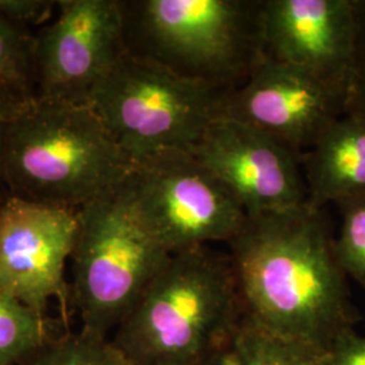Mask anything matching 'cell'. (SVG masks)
<instances>
[{
  "mask_svg": "<svg viewBox=\"0 0 365 365\" xmlns=\"http://www.w3.org/2000/svg\"><path fill=\"white\" fill-rule=\"evenodd\" d=\"M346 108V92L264 57L242 86L226 93L220 119L255 128L302 156Z\"/></svg>",
  "mask_w": 365,
  "mask_h": 365,
  "instance_id": "cell-9",
  "label": "cell"
},
{
  "mask_svg": "<svg viewBox=\"0 0 365 365\" xmlns=\"http://www.w3.org/2000/svg\"><path fill=\"white\" fill-rule=\"evenodd\" d=\"M78 210L10 196L0 207V291L45 315L64 287Z\"/></svg>",
  "mask_w": 365,
  "mask_h": 365,
  "instance_id": "cell-11",
  "label": "cell"
},
{
  "mask_svg": "<svg viewBox=\"0 0 365 365\" xmlns=\"http://www.w3.org/2000/svg\"><path fill=\"white\" fill-rule=\"evenodd\" d=\"M244 313L229 253L170 255L111 341L131 365H194Z\"/></svg>",
  "mask_w": 365,
  "mask_h": 365,
  "instance_id": "cell-3",
  "label": "cell"
},
{
  "mask_svg": "<svg viewBox=\"0 0 365 365\" xmlns=\"http://www.w3.org/2000/svg\"><path fill=\"white\" fill-rule=\"evenodd\" d=\"M227 92L126 52L95 86L87 105L137 164L170 150L192 152L210 125L221 118Z\"/></svg>",
  "mask_w": 365,
  "mask_h": 365,
  "instance_id": "cell-5",
  "label": "cell"
},
{
  "mask_svg": "<svg viewBox=\"0 0 365 365\" xmlns=\"http://www.w3.org/2000/svg\"><path fill=\"white\" fill-rule=\"evenodd\" d=\"M356 6V56L348 111H365V0H354Z\"/></svg>",
  "mask_w": 365,
  "mask_h": 365,
  "instance_id": "cell-19",
  "label": "cell"
},
{
  "mask_svg": "<svg viewBox=\"0 0 365 365\" xmlns=\"http://www.w3.org/2000/svg\"><path fill=\"white\" fill-rule=\"evenodd\" d=\"M128 52L180 78L232 91L264 58V0L122 1Z\"/></svg>",
  "mask_w": 365,
  "mask_h": 365,
  "instance_id": "cell-4",
  "label": "cell"
},
{
  "mask_svg": "<svg viewBox=\"0 0 365 365\" xmlns=\"http://www.w3.org/2000/svg\"><path fill=\"white\" fill-rule=\"evenodd\" d=\"M4 122L0 120V160H1V153H3V141H4Z\"/></svg>",
  "mask_w": 365,
  "mask_h": 365,
  "instance_id": "cell-22",
  "label": "cell"
},
{
  "mask_svg": "<svg viewBox=\"0 0 365 365\" xmlns=\"http://www.w3.org/2000/svg\"><path fill=\"white\" fill-rule=\"evenodd\" d=\"M133 165L88 105L36 95L4 125L0 175L16 197L81 209Z\"/></svg>",
  "mask_w": 365,
  "mask_h": 365,
  "instance_id": "cell-2",
  "label": "cell"
},
{
  "mask_svg": "<svg viewBox=\"0 0 365 365\" xmlns=\"http://www.w3.org/2000/svg\"><path fill=\"white\" fill-rule=\"evenodd\" d=\"M78 217L71 259L81 331L111 339L170 255L134 212L123 182Z\"/></svg>",
  "mask_w": 365,
  "mask_h": 365,
  "instance_id": "cell-6",
  "label": "cell"
},
{
  "mask_svg": "<svg viewBox=\"0 0 365 365\" xmlns=\"http://www.w3.org/2000/svg\"><path fill=\"white\" fill-rule=\"evenodd\" d=\"M191 153L229 190L248 217L306 205L302 156L255 128L217 119Z\"/></svg>",
  "mask_w": 365,
  "mask_h": 365,
  "instance_id": "cell-10",
  "label": "cell"
},
{
  "mask_svg": "<svg viewBox=\"0 0 365 365\" xmlns=\"http://www.w3.org/2000/svg\"><path fill=\"white\" fill-rule=\"evenodd\" d=\"M33 101V99H31ZM30 101L21 98L0 84V120L7 123L11 120Z\"/></svg>",
  "mask_w": 365,
  "mask_h": 365,
  "instance_id": "cell-21",
  "label": "cell"
},
{
  "mask_svg": "<svg viewBox=\"0 0 365 365\" xmlns=\"http://www.w3.org/2000/svg\"><path fill=\"white\" fill-rule=\"evenodd\" d=\"M325 210L248 217L227 245L244 310L282 339L327 353L359 314Z\"/></svg>",
  "mask_w": 365,
  "mask_h": 365,
  "instance_id": "cell-1",
  "label": "cell"
},
{
  "mask_svg": "<svg viewBox=\"0 0 365 365\" xmlns=\"http://www.w3.org/2000/svg\"><path fill=\"white\" fill-rule=\"evenodd\" d=\"M56 21L34 38L37 96L87 105L92 90L128 52L118 0L58 1Z\"/></svg>",
  "mask_w": 365,
  "mask_h": 365,
  "instance_id": "cell-8",
  "label": "cell"
},
{
  "mask_svg": "<svg viewBox=\"0 0 365 365\" xmlns=\"http://www.w3.org/2000/svg\"><path fill=\"white\" fill-rule=\"evenodd\" d=\"M34 75V39L19 24L0 10V84L31 101L30 81Z\"/></svg>",
  "mask_w": 365,
  "mask_h": 365,
  "instance_id": "cell-17",
  "label": "cell"
},
{
  "mask_svg": "<svg viewBox=\"0 0 365 365\" xmlns=\"http://www.w3.org/2000/svg\"><path fill=\"white\" fill-rule=\"evenodd\" d=\"M341 229L336 253L342 271L365 288V194L337 203Z\"/></svg>",
  "mask_w": 365,
  "mask_h": 365,
  "instance_id": "cell-18",
  "label": "cell"
},
{
  "mask_svg": "<svg viewBox=\"0 0 365 365\" xmlns=\"http://www.w3.org/2000/svg\"><path fill=\"white\" fill-rule=\"evenodd\" d=\"M123 190L146 230L170 255L229 244L248 218L229 190L187 150L134 164Z\"/></svg>",
  "mask_w": 365,
  "mask_h": 365,
  "instance_id": "cell-7",
  "label": "cell"
},
{
  "mask_svg": "<svg viewBox=\"0 0 365 365\" xmlns=\"http://www.w3.org/2000/svg\"><path fill=\"white\" fill-rule=\"evenodd\" d=\"M45 315L0 291V365H22L51 341Z\"/></svg>",
  "mask_w": 365,
  "mask_h": 365,
  "instance_id": "cell-15",
  "label": "cell"
},
{
  "mask_svg": "<svg viewBox=\"0 0 365 365\" xmlns=\"http://www.w3.org/2000/svg\"><path fill=\"white\" fill-rule=\"evenodd\" d=\"M354 0H264V57L346 92L356 56Z\"/></svg>",
  "mask_w": 365,
  "mask_h": 365,
  "instance_id": "cell-12",
  "label": "cell"
},
{
  "mask_svg": "<svg viewBox=\"0 0 365 365\" xmlns=\"http://www.w3.org/2000/svg\"><path fill=\"white\" fill-rule=\"evenodd\" d=\"M22 365H131L111 339L86 331L51 339Z\"/></svg>",
  "mask_w": 365,
  "mask_h": 365,
  "instance_id": "cell-16",
  "label": "cell"
},
{
  "mask_svg": "<svg viewBox=\"0 0 365 365\" xmlns=\"http://www.w3.org/2000/svg\"><path fill=\"white\" fill-rule=\"evenodd\" d=\"M327 353L282 339L245 310L194 365H325Z\"/></svg>",
  "mask_w": 365,
  "mask_h": 365,
  "instance_id": "cell-14",
  "label": "cell"
},
{
  "mask_svg": "<svg viewBox=\"0 0 365 365\" xmlns=\"http://www.w3.org/2000/svg\"><path fill=\"white\" fill-rule=\"evenodd\" d=\"M325 365H365V334L348 330L333 342Z\"/></svg>",
  "mask_w": 365,
  "mask_h": 365,
  "instance_id": "cell-20",
  "label": "cell"
},
{
  "mask_svg": "<svg viewBox=\"0 0 365 365\" xmlns=\"http://www.w3.org/2000/svg\"><path fill=\"white\" fill-rule=\"evenodd\" d=\"M300 163L312 209L365 194V111H348L334 120Z\"/></svg>",
  "mask_w": 365,
  "mask_h": 365,
  "instance_id": "cell-13",
  "label": "cell"
}]
</instances>
